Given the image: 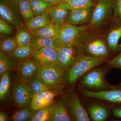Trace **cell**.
<instances>
[{"label": "cell", "instance_id": "7c38bea8", "mask_svg": "<svg viewBox=\"0 0 121 121\" xmlns=\"http://www.w3.org/2000/svg\"><path fill=\"white\" fill-rule=\"evenodd\" d=\"M13 95L14 101L20 107L30 104L33 97L30 87L26 83L17 84L13 89Z\"/></svg>", "mask_w": 121, "mask_h": 121}, {"label": "cell", "instance_id": "30bf717a", "mask_svg": "<svg viewBox=\"0 0 121 121\" xmlns=\"http://www.w3.org/2000/svg\"><path fill=\"white\" fill-rule=\"evenodd\" d=\"M67 101L69 112L71 118L75 121H90L86 111L82 105L77 95H71L68 98Z\"/></svg>", "mask_w": 121, "mask_h": 121}, {"label": "cell", "instance_id": "8d00e7d4", "mask_svg": "<svg viewBox=\"0 0 121 121\" xmlns=\"http://www.w3.org/2000/svg\"><path fill=\"white\" fill-rule=\"evenodd\" d=\"M116 13L117 16L121 21V0H117Z\"/></svg>", "mask_w": 121, "mask_h": 121}, {"label": "cell", "instance_id": "d6986e66", "mask_svg": "<svg viewBox=\"0 0 121 121\" xmlns=\"http://www.w3.org/2000/svg\"><path fill=\"white\" fill-rule=\"evenodd\" d=\"M52 24L48 12L35 16L25 23L26 29L28 31L35 30Z\"/></svg>", "mask_w": 121, "mask_h": 121}, {"label": "cell", "instance_id": "5b68a950", "mask_svg": "<svg viewBox=\"0 0 121 121\" xmlns=\"http://www.w3.org/2000/svg\"><path fill=\"white\" fill-rule=\"evenodd\" d=\"M82 94L86 97L104 100L116 105H121V84L99 91L85 90Z\"/></svg>", "mask_w": 121, "mask_h": 121}, {"label": "cell", "instance_id": "cb8c5ba5", "mask_svg": "<svg viewBox=\"0 0 121 121\" xmlns=\"http://www.w3.org/2000/svg\"><path fill=\"white\" fill-rule=\"evenodd\" d=\"M12 56L0 51V76L3 74L17 67Z\"/></svg>", "mask_w": 121, "mask_h": 121}, {"label": "cell", "instance_id": "2e32d148", "mask_svg": "<svg viewBox=\"0 0 121 121\" xmlns=\"http://www.w3.org/2000/svg\"><path fill=\"white\" fill-rule=\"evenodd\" d=\"M91 7H83L72 9L68 16L66 22L75 25L84 23L90 18Z\"/></svg>", "mask_w": 121, "mask_h": 121}, {"label": "cell", "instance_id": "8992f818", "mask_svg": "<svg viewBox=\"0 0 121 121\" xmlns=\"http://www.w3.org/2000/svg\"><path fill=\"white\" fill-rule=\"evenodd\" d=\"M59 62L57 65L64 71H67L81 55L75 45L62 46L57 49Z\"/></svg>", "mask_w": 121, "mask_h": 121}, {"label": "cell", "instance_id": "d590c367", "mask_svg": "<svg viewBox=\"0 0 121 121\" xmlns=\"http://www.w3.org/2000/svg\"><path fill=\"white\" fill-rule=\"evenodd\" d=\"M112 114L117 118L121 119V105H116L112 110Z\"/></svg>", "mask_w": 121, "mask_h": 121}, {"label": "cell", "instance_id": "74e56055", "mask_svg": "<svg viewBox=\"0 0 121 121\" xmlns=\"http://www.w3.org/2000/svg\"><path fill=\"white\" fill-rule=\"evenodd\" d=\"M45 2L52 5L54 6L56 5L62 3L61 0H43Z\"/></svg>", "mask_w": 121, "mask_h": 121}, {"label": "cell", "instance_id": "836d02e7", "mask_svg": "<svg viewBox=\"0 0 121 121\" xmlns=\"http://www.w3.org/2000/svg\"><path fill=\"white\" fill-rule=\"evenodd\" d=\"M0 32L6 35H11L13 32L12 26L1 18H0Z\"/></svg>", "mask_w": 121, "mask_h": 121}, {"label": "cell", "instance_id": "484cf974", "mask_svg": "<svg viewBox=\"0 0 121 121\" xmlns=\"http://www.w3.org/2000/svg\"><path fill=\"white\" fill-rule=\"evenodd\" d=\"M89 112L91 117L94 121H104L109 117V112L107 109L100 105L94 104L91 106Z\"/></svg>", "mask_w": 121, "mask_h": 121}, {"label": "cell", "instance_id": "5bb4252c", "mask_svg": "<svg viewBox=\"0 0 121 121\" xmlns=\"http://www.w3.org/2000/svg\"><path fill=\"white\" fill-rule=\"evenodd\" d=\"M71 10L67 5L62 2L48 9L47 12L52 23L61 26L65 24Z\"/></svg>", "mask_w": 121, "mask_h": 121}, {"label": "cell", "instance_id": "ab89813d", "mask_svg": "<svg viewBox=\"0 0 121 121\" xmlns=\"http://www.w3.org/2000/svg\"><path fill=\"white\" fill-rule=\"evenodd\" d=\"M119 47H120V48H121V44H120V45H119Z\"/></svg>", "mask_w": 121, "mask_h": 121}, {"label": "cell", "instance_id": "4316f807", "mask_svg": "<svg viewBox=\"0 0 121 121\" xmlns=\"http://www.w3.org/2000/svg\"><path fill=\"white\" fill-rule=\"evenodd\" d=\"M121 37V27L115 29L110 32L107 39L108 48L111 51L117 52L121 50L118 41Z\"/></svg>", "mask_w": 121, "mask_h": 121}, {"label": "cell", "instance_id": "4dcf8cb0", "mask_svg": "<svg viewBox=\"0 0 121 121\" xmlns=\"http://www.w3.org/2000/svg\"><path fill=\"white\" fill-rule=\"evenodd\" d=\"M30 1L35 16L47 12L48 9L54 6L43 0H30Z\"/></svg>", "mask_w": 121, "mask_h": 121}, {"label": "cell", "instance_id": "44dd1931", "mask_svg": "<svg viewBox=\"0 0 121 121\" xmlns=\"http://www.w3.org/2000/svg\"><path fill=\"white\" fill-rule=\"evenodd\" d=\"M27 84L30 87L33 97L37 94L49 90L53 88L45 84L38 74L31 78Z\"/></svg>", "mask_w": 121, "mask_h": 121}, {"label": "cell", "instance_id": "ffe728a7", "mask_svg": "<svg viewBox=\"0 0 121 121\" xmlns=\"http://www.w3.org/2000/svg\"><path fill=\"white\" fill-rule=\"evenodd\" d=\"M71 121L72 119L66 105L61 101L56 103L49 121Z\"/></svg>", "mask_w": 121, "mask_h": 121}, {"label": "cell", "instance_id": "ba28073f", "mask_svg": "<svg viewBox=\"0 0 121 121\" xmlns=\"http://www.w3.org/2000/svg\"><path fill=\"white\" fill-rule=\"evenodd\" d=\"M40 66L33 57L20 62L17 65V71L18 83H27L31 78L38 74Z\"/></svg>", "mask_w": 121, "mask_h": 121}, {"label": "cell", "instance_id": "7a4b0ae2", "mask_svg": "<svg viewBox=\"0 0 121 121\" xmlns=\"http://www.w3.org/2000/svg\"><path fill=\"white\" fill-rule=\"evenodd\" d=\"M107 69L96 68L85 74L80 81V86L86 89L103 90L110 89L113 86L106 81Z\"/></svg>", "mask_w": 121, "mask_h": 121}, {"label": "cell", "instance_id": "e575fe53", "mask_svg": "<svg viewBox=\"0 0 121 121\" xmlns=\"http://www.w3.org/2000/svg\"><path fill=\"white\" fill-rule=\"evenodd\" d=\"M109 65L112 68L121 69V52L109 61Z\"/></svg>", "mask_w": 121, "mask_h": 121}, {"label": "cell", "instance_id": "f1b7e54d", "mask_svg": "<svg viewBox=\"0 0 121 121\" xmlns=\"http://www.w3.org/2000/svg\"><path fill=\"white\" fill-rule=\"evenodd\" d=\"M19 8L21 15L25 23L35 16L31 7L30 0H20Z\"/></svg>", "mask_w": 121, "mask_h": 121}, {"label": "cell", "instance_id": "8fae6325", "mask_svg": "<svg viewBox=\"0 0 121 121\" xmlns=\"http://www.w3.org/2000/svg\"><path fill=\"white\" fill-rule=\"evenodd\" d=\"M32 57L40 66H52L58 63V51L52 48H44L35 51Z\"/></svg>", "mask_w": 121, "mask_h": 121}, {"label": "cell", "instance_id": "7402d4cb", "mask_svg": "<svg viewBox=\"0 0 121 121\" xmlns=\"http://www.w3.org/2000/svg\"><path fill=\"white\" fill-rule=\"evenodd\" d=\"M36 112L37 111L32 108L31 104H29L16 111L12 116V121H30Z\"/></svg>", "mask_w": 121, "mask_h": 121}, {"label": "cell", "instance_id": "603a6c76", "mask_svg": "<svg viewBox=\"0 0 121 121\" xmlns=\"http://www.w3.org/2000/svg\"><path fill=\"white\" fill-rule=\"evenodd\" d=\"M35 51L31 44L25 46H17L12 56L17 61H23L32 57Z\"/></svg>", "mask_w": 121, "mask_h": 121}, {"label": "cell", "instance_id": "e0dca14e", "mask_svg": "<svg viewBox=\"0 0 121 121\" xmlns=\"http://www.w3.org/2000/svg\"><path fill=\"white\" fill-rule=\"evenodd\" d=\"M31 44L35 51L44 48H51L57 50L60 47L57 39L39 36H33Z\"/></svg>", "mask_w": 121, "mask_h": 121}, {"label": "cell", "instance_id": "d6a6232c", "mask_svg": "<svg viewBox=\"0 0 121 121\" xmlns=\"http://www.w3.org/2000/svg\"><path fill=\"white\" fill-rule=\"evenodd\" d=\"M65 3L71 10L83 7H91L93 3L91 0H61Z\"/></svg>", "mask_w": 121, "mask_h": 121}, {"label": "cell", "instance_id": "f35d334b", "mask_svg": "<svg viewBox=\"0 0 121 121\" xmlns=\"http://www.w3.org/2000/svg\"><path fill=\"white\" fill-rule=\"evenodd\" d=\"M8 117L5 113L0 112V121H5L7 120Z\"/></svg>", "mask_w": 121, "mask_h": 121}, {"label": "cell", "instance_id": "52a82bcc", "mask_svg": "<svg viewBox=\"0 0 121 121\" xmlns=\"http://www.w3.org/2000/svg\"><path fill=\"white\" fill-rule=\"evenodd\" d=\"M86 28L85 26H79L67 23L61 25L58 37L57 39L60 47L75 45L80 34Z\"/></svg>", "mask_w": 121, "mask_h": 121}, {"label": "cell", "instance_id": "6da1fadb", "mask_svg": "<svg viewBox=\"0 0 121 121\" xmlns=\"http://www.w3.org/2000/svg\"><path fill=\"white\" fill-rule=\"evenodd\" d=\"M105 60V58H95L81 54L67 71V82L70 85L74 84L82 76L101 64Z\"/></svg>", "mask_w": 121, "mask_h": 121}, {"label": "cell", "instance_id": "ac0fdd59", "mask_svg": "<svg viewBox=\"0 0 121 121\" xmlns=\"http://www.w3.org/2000/svg\"><path fill=\"white\" fill-rule=\"evenodd\" d=\"M61 27V25L52 24L29 31L33 36H39L57 39Z\"/></svg>", "mask_w": 121, "mask_h": 121}, {"label": "cell", "instance_id": "3957f363", "mask_svg": "<svg viewBox=\"0 0 121 121\" xmlns=\"http://www.w3.org/2000/svg\"><path fill=\"white\" fill-rule=\"evenodd\" d=\"M20 0H0V16L11 26L17 28L22 25L19 8Z\"/></svg>", "mask_w": 121, "mask_h": 121}, {"label": "cell", "instance_id": "d4e9b609", "mask_svg": "<svg viewBox=\"0 0 121 121\" xmlns=\"http://www.w3.org/2000/svg\"><path fill=\"white\" fill-rule=\"evenodd\" d=\"M15 39L17 46H25L31 44L33 35L22 25L17 28Z\"/></svg>", "mask_w": 121, "mask_h": 121}, {"label": "cell", "instance_id": "1f68e13d", "mask_svg": "<svg viewBox=\"0 0 121 121\" xmlns=\"http://www.w3.org/2000/svg\"><path fill=\"white\" fill-rule=\"evenodd\" d=\"M0 82V99H4L9 93L10 86V75L9 72H5L1 76Z\"/></svg>", "mask_w": 121, "mask_h": 121}, {"label": "cell", "instance_id": "f546056e", "mask_svg": "<svg viewBox=\"0 0 121 121\" xmlns=\"http://www.w3.org/2000/svg\"><path fill=\"white\" fill-rule=\"evenodd\" d=\"M17 46L15 37L5 36L1 40L0 51L12 56Z\"/></svg>", "mask_w": 121, "mask_h": 121}, {"label": "cell", "instance_id": "277c9868", "mask_svg": "<svg viewBox=\"0 0 121 121\" xmlns=\"http://www.w3.org/2000/svg\"><path fill=\"white\" fill-rule=\"evenodd\" d=\"M65 72L58 65L40 66L38 75L45 84L52 87L63 86Z\"/></svg>", "mask_w": 121, "mask_h": 121}, {"label": "cell", "instance_id": "9a60e30c", "mask_svg": "<svg viewBox=\"0 0 121 121\" xmlns=\"http://www.w3.org/2000/svg\"><path fill=\"white\" fill-rule=\"evenodd\" d=\"M58 94V91L51 90L39 93L33 97L30 104L35 110H39L53 103L54 98Z\"/></svg>", "mask_w": 121, "mask_h": 121}, {"label": "cell", "instance_id": "9c48e42d", "mask_svg": "<svg viewBox=\"0 0 121 121\" xmlns=\"http://www.w3.org/2000/svg\"><path fill=\"white\" fill-rule=\"evenodd\" d=\"M112 0H100L94 9L90 25L98 26L101 25L107 19L112 7Z\"/></svg>", "mask_w": 121, "mask_h": 121}, {"label": "cell", "instance_id": "4fadbf2b", "mask_svg": "<svg viewBox=\"0 0 121 121\" xmlns=\"http://www.w3.org/2000/svg\"><path fill=\"white\" fill-rule=\"evenodd\" d=\"M84 49L87 56L95 58H105L109 54L108 48L101 39L91 40L85 44Z\"/></svg>", "mask_w": 121, "mask_h": 121}, {"label": "cell", "instance_id": "83f0119b", "mask_svg": "<svg viewBox=\"0 0 121 121\" xmlns=\"http://www.w3.org/2000/svg\"><path fill=\"white\" fill-rule=\"evenodd\" d=\"M56 104L52 103L50 105L37 110L30 121H49Z\"/></svg>", "mask_w": 121, "mask_h": 121}]
</instances>
